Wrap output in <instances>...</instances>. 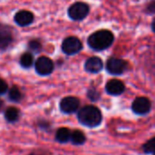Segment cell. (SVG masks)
Returning a JSON list of instances; mask_svg holds the SVG:
<instances>
[{
	"label": "cell",
	"instance_id": "cell-1",
	"mask_svg": "<svg viewBox=\"0 0 155 155\" xmlns=\"http://www.w3.org/2000/svg\"><path fill=\"white\" fill-rule=\"evenodd\" d=\"M77 117L83 125L90 128H94L100 125L103 119L101 111L93 105H86L81 108L77 114Z\"/></svg>",
	"mask_w": 155,
	"mask_h": 155
},
{
	"label": "cell",
	"instance_id": "cell-2",
	"mask_svg": "<svg viewBox=\"0 0 155 155\" xmlns=\"http://www.w3.org/2000/svg\"><path fill=\"white\" fill-rule=\"evenodd\" d=\"M114 36L109 30H99L92 34L87 40L88 45L95 51H103L110 47L114 43Z\"/></svg>",
	"mask_w": 155,
	"mask_h": 155
},
{
	"label": "cell",
	"instance_id": "cell-3",
	"mask_svg": "<svg viewBox=\"0 0 155 155\" xmlns=\"http://www.w3.org/2000/svg\"><path fill=\"white\" fill-rule=\"evenodd\" d=\"M89 5L84 2H76L73 4L68 9V15L71 19L80 21L84 19L89 14Z\"/></svg>",
	"mask_w": 155,
	"mask_h": 155
},
{
	"label": "cell",
	"instance_id": "cell-4",
	"mask_svg": "<svg viewBox=\"0 0 155 155\" xmlns=\"http://www.w3.org/2000/svg\"><path fill=\"white\" fill-rule=\"evenodd\" d=\"M106 70L109 74L114 75L123 74L127 69V63L121 58L111 57L106 62Z\"/></svg>",
	"mask_w": 155,
	"mask_h": 155
},
{
	"label": "cell",
	"instance_id": "cell-5",
	"mask_svg": "<svg viewBox=\"0 0 155 155\" xmlns=\"http://www.w3.org/2000/svg\"><path fill=\"white\" fill-rule=\"evenodd\" d=\"M83 48L82 42L75 36H69L63 41L62 50L68 55H73L79 53Z\"/></svg>",
	"mask_w": 155,
	"mask_h": 155
},
{
	"label": "cell",
	"instance_id": "cell-6",
	"mask_svg": "<svg viewBox=\"0 0 155 155\" xmlns=\"http://www.w3.org/2000/svg\"><path fill=\"white\" fill-rule=\"evenodd\" d=\"M80 105V101L74 96H67L62 99L60 102V110L64 114H73L75 113Z\"/></svg>",
	"mask_w": 155,
	"mask_h": 155
},
{
	"label": "cell",
	"instance_id": "cell-7",
	"mask_svg": "<svg viewBox=\"0 0 155 155\" xmlns=\"http://www.w3.org/2000/svg\"><path fill=\"white\" fill-rule=\"evenodd\" d=\"M151 101L146 97H137L132 104V109L134 113L140 115L148 114L151 110Z\"/></svg>",
	"mask_w": 155,
	"mask_h": 155
},
{
	"label": "cell",
	"instance_id": "cell-8",
	"mask_svg": "<svg viewBox=\"0 0 155 155\" xmlns=\"http://www.w3.org/2000/svg\"><path fill=\"white\" fill-rule=\"evenodd\" d=\"M35 70L41 75H48L54 70V63L50 58L41 56L35 62Z\"/></svg>",
	"mask_w": 155,
	"mask_h": 155
},
{
	"label": "cell",
	"instance_id": "cell-9",
	"mask_svg": "<svg viewBox=\"0 0 155 155\" xmlns=\"http://www.w3.org/2000/svg\"><path fill=\"white\" fill-rule=\"evenodd\" d=\"M105 90L109 94L116 96V95L122 94L124 92L125 86L122 81L118 79H112L106 84Z\"/></svg>",
	"mask_w": 155,
	"mask_h": 155
},
{
	"label": "cell",
	"instance_id": "cell-10",
	"mask_svg": "<svg viewBox=\"0 0 155 155\" xmlns=\"http://www.w3.org/2000/svg\"><path fill=\"white\" fill-rule=\"evenodd\" d=\"M84 68L88 73L97 74L104 68V63L101 58L97 56H93L86 60L84 64Z\"/></svg>",
	"mask_w": 155,
	"mask_h": 155
},
{
	"label": "cell",
	"instance_id": "cell-11",
	"mask_svg": "<svg viewBox=\"0 0 155 155\" xmlns=\"http://www.w3.org/2000/svg\"><path fill=\"white\" fill-rule=\"evenodd\" d=\"M33 20H34V15L29 11L22 10L16 13L15 15V21L16 22L17 25L21 26H25L30 25L33 22Z\"/></svg>",
	"mask_w": 155,
	"mask_h": 155
},
{
	"label": "cell",
	"instance_id": "cell-12",
	"mask_svg": "<svg viewBox=\"0 0 155 155\" xmlns=\"http://www.w3.org/2000/svg\"><path fill=\"white\" fill-rule=\"evenodd\" d=\"M71 131L67 128H60L57 130L56 134H55V139L57 142L61 143H65L68 141L71 140Z\"/></svg>",
	"mask_w": 155,
	"mask_h": 155
},
{
	"label": "cell",
	"instance_id": "cell-13",
	"mask_svg": "<svg viewBox=\"0 0 155 155\" xmlns=\"http://www.w3.org/2000/svg\"><path fill=\"white\" fill-rule=\"evenodd\" d=\"M85 135L83 132L79 131V130H75L74 132H72L71 134V142L74 145H82L85 143Z\"/></svg>",
	"mask_w": 155,
	"mask_h": 155
},
{
	"label": "cell",
	"instance_id": "cell-14",
	"mask_svg": "<svg viewBox=\"0 0 155 155\" xmlns=\"http://www.w3.org/2000/svg\"><path fill=\"white\" fill-rule=\"evenodd\" d=\"M5 118L8 123H14L19 118V111L15 107H9L5 113Z\"/></svg>",
	"mask_w": 155,
	"mask_h": 155
},
{
	"label": "cell",
	"instance_id": "cell-15",
	"mask_svg": "<svg viewBox=\"0 0 155 155\" xmlns=\"http://www.w3.org/2000/svg\"><path fill=\"white\" fill-rule=\"evenodd\" d=\"M11 35L5 31H0V49L5 48L11 42Z\"/></svg>",
	"mask_w": 155,
	"mask_h": 155
},
{
	"label": "cell",
	"instance_id": "cell-16",
	"mask_svg": "<svg viewBox=\"0 0 155 155\" xmlns=\"http://www.w3.org/2000/svg\"><path fill=\"white\" fill-rule=\"evenodd\" d=\"M20 64L25 68L30 67L32 65V64H33V56H32V54H29V53L24 54L20 58Z\"/></svg>",
	"mask_w": 155,
	"mask_h": 155
},
{
	"label": "cell",
	"instance_id": "cell-17",
	"mask_svg": "<svg viewBox=\"0 0 155 155\" xmlns=\"http://www.w3.org/2000/svg\"><path fill=\"white\" fill-rule=\"evenodd\" d=\"M8 96H9V99L13 102H19L21 100V97H22V94H21V92L19 91V89L15 86L12 87L9 91V94H8Z\"/></svg>",
	"mask_w": 155,
	"mask_h": 155
},
{
	"label": "cell",
	"instance_id": "cell-18",
	"mask_svg": "<svg viewBox=\"0 0 155 155\" xmlns=\"http://www.w3.org/2000/svg\"><path fill=\"white\" fill-rule=\"evenodd\" d=\"M143 150L146 153H153V154H155V137L152 138L149 141H147L143 144Z\"/></svg>",
	"mask_w": 155,
	"mask_h": 155
},
{
	"label": "cell",
	"instance_id": "cell-19",
	"mask_svg": "<svg viewBox=\"0 0 155 155\" xmlns=\"http://www.w3.org/2000/svg\"><path fill=\"white\" fill-rule=\"evenodd\" d=\"M88 97H89L91 100H93V101H96V100L99 99L100 94H99V93H98L96 90L91 89V90H89V92H88Z\"/></svg>",
	"mask_w": 155,
	"mask_h": 155
},
{
	"label": "cell",
	"instance_id": "cell-20",
	"mask_svg": "<svg viewBox=\"0 0 155 155\" xmlns=\"http://www.w3.org/2000/svg\"><path fill=\"white\" fill-rule=\"evenodd\" d=\"M29 46H30L31 49L37 51V50H39L41 48V44L37 40H32V41L29 42Z\"/></svg>",
	"mask_w": 155,
	"mask_h": 155
},
{
	"label": "cell",
	"instance_id": "cell-21",
	"mask_svg": "<svg viewBox=\"0 0 155 155\" xmlns=\"http://www.w3.org/2000/svg\"><path fill=\"white\" fill-rule=\"evenodd\" d=\"M6 91H7V84H6V83L4 80L0 79V94H5Z\"/></svg>",
	"mask_w": 155,
	"mask_h": 155
},
{
	"label": "cell",
	"instance_id": "cell-22",
	"mask_svg": "<svg viewBox=\"0 0 155 155\" xmlns=\"http://www.w3.org/2000/svg\"><path fill=\"white\" fill-rule=\"evenodd\" d=\"M146 11L150 14H153L155 13V0H153V2H151L146 8Z\"/></svg>",
	"mask_w": 155,
	"mask_h": 155
},
{
	"label": "cell",
	"instance_id": "cell-23",
	"mask_svg": "<svg viewBox=\"0 0 155 155\" xmlns=\"http://www.w3.org/2000/svg\"><path fill=\"white\" fill-rule=\"evenodd\" d=\"M152 29H153V33L155 34V19L153 21V23H152Z\"/></svg>",
	"mask_w": 155,
	"mask_h": 155
},
{
	"label": "cell",
	"instance_id": "cell-24",
	"mask_svg": "<svg viewBox=\"0 0 155 155\" xmlns=\"http://www.w3.org/2000/svg\"><path fill=\"white\" fill-rule=\"evenodd\" d=\"M3 105H4V103H3V101H2V100H0V110L2 109Z\"/></svg>",
	"mask_w": 155,
	"mask_h": 155
},
{
	"label": "cell",
	"instance_id": "cell-25",
	"mask_svg": "<svg viewBox=\"0 0 155 155\" xmlns=\"http://www.w3.org/2000/svg\"><path fill=\"white\" fill-rule=\"evenodd\" d=\"M154 155H155V154H154Z\"/></svg>",
	"mask_w": 155,
	"mask_h": 155
}]
</instances>
